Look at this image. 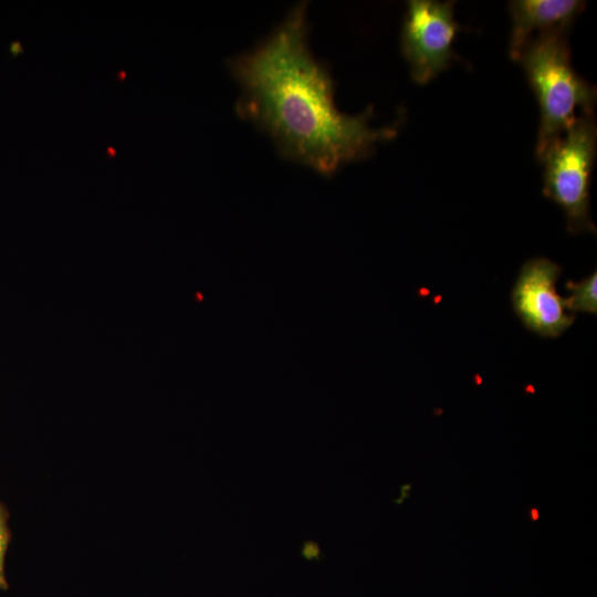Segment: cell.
I'll return each instance as SVG.
<instances>
[{
	"instance_id": "cell-1",
	"label": "cell",
	"mask_w": 597,
	"mask_h": 597,
	"mask_svg": "<svg viewBox=\"0 0 597 597\" xmlns=\"http://www.w3.org/2000/svg\"><path fill=\"white\" fill-rule=\"evenodd\" d=\"M307 3L300 2L255 49L228 60L241 94L239 115L272 139L279 154L323 176L368 157L397 126L369 125L373 111L349 116L334 102V82L307 42Z\"/></svg>"
},
{
	"instance_id": "cell-2",
	"label": "cell",
	"mask_w": 597,
	"mask_h": 597,
	"mask_svg": "<svg viewBox=\"0 0 597 597\" xmlns=\"http://www.w3.org/2000/svg\"><path fill=\"white\" fill-rule=\"evenodd\" d=\"M565 32L553 31L531 39L520 53L526 77L541 109L536 156L568 130L580 113L593 112L595 88L570 64Z\"/></svg>"
},
{
	"instance_id": "cell-3",
	"label": "cell",
	"mask_w": 597,
	"mask_h": 597,
	"mask_svg": "<svg viewBox=\"0 0 597 597\" xmlns=\"http://www.w3.org/2000/svg\"><path fill=\"white\" fill-rule=\"evenodd\" d=\"M596 140L593 112H586L540 158L545 167L543 193L563 209L567 230L574 234L596 232L589 214Z\"/></svg>"
},
{
	"instance_id": "cell-4",
	"label": "cell",
	"mask_w": 597,
	"mask_h": 597,
	"mask_svg": "<svg viewBox=\"0 0 597 597\" xmlns=\"http://www.w3.org/2000/svg\"><path fill=\"white\" fill-rule=\"evenodd\" d=\"M452 2L411 0L402 27L401 48L411 77L426 84L442 72L452 57L459 30Z\"/></svg>"
},
{
	"instance_id": "cell-5",
	"label": "cell",
	"mask_w": 597,
	"mask_h": 597,
	"mask_svg": "<svg viewBox=\"0 0 597 597\" xmlns=\"http://www.w3.org/2000/svg\"><path fill=\"white\" fill-rule=\"evenodd\" d=\"M562 273L558 264L537 256L526 261L512 290V306L524 326L542 337H558L576 316L565 310L564 297L556 291Z\"/></svg>"
},
{
	"instance_id": "cell-6",
	"label": "cell",
	"mask_w": 597,
	"mask_h": 597,
	"mask_svg": "<svg viewBox=\"0 0 597 597\" xmlns=\"http://www.w3.org/2000/svg\"><path fill=\"white\" fill-rule=\"evenodd\" d=\"M584 7L585 2L578 0L511 1V57L519 59L521 51L535 32H538V35L553 31L565 32Z\"/></svg>"
},
{
	"instance_id": "cell-7",
	"label": "cell",
	"mask_w": 597,
	"mask_h": 597,
	"mask_svg": "<svg viewBox=\"0 0 597 597\" xmlns=\"http://www.w3.org/2000/svg\"><path fill=\"white\" fill-rule=\"evenodd\" d=\"M566 289L570 294L568 297L564 298L565 310L570 314L577 312H586L593 315L597 314L596 270L579 282L567 281Z\"/></svg>"
},
{
	"instance_id": "cell-8",
	"label": "cell",
	"mask_w": 597,
	"mask_h": 597,
	"mask_svg": "<svg viewBox=\"0 0 597 597\" xmlns=\"http://www.w3.org/2000/svg\"><path fill=\"white\" fill-rule=\"evenodd\" d=\"M7 544V531L3 519L0 514V588L6 587V580L3 575V559Z\"/></svg>"
},
{
	"instance_id": "cell-9",
	"label": "cell",
	"mask_w": 597,
	"mask_h": 597,
	"mask_svg": "<svg viewBox=\"0 0 597 597\" xmlns=\"http://www.w3.org/2000/svg\"><path fill=\"white\" fill-rule=\"evenodd\" d=\"M9 51L13 56H17L18 54L23 52V48L20 43V41H14L10 43Z\"/></svg>"
},
{
	"instance_id": "cell-10",
	"label": "cell",
	"mask_w": 597,
	"mask_h": 597,
	"mask_svg": "<svg viewBox=\"0 0 597 597\" xmlns=\"http://www.w3.org/2000/svg\"><path fill=\"white\" fill-rule=\"evenodd\" d=\"M528 519L532 522H536L540 519V512L536 507L532 506L528 509Z\"/></svg>"
},
{
	"instance_id": "cell-11",
	"label": "cell",
	"mask_w": 597,
	"mask_h": 597,
	"mask_svg": "<svg viewBox=\"0 0 597 597\" xmlns=\"http://www.w3.org/2000/svg\"><path fill=\"white\" fill-rule=\"evenodd\" d=\"M106 154H107L108 157H114L115 156V149L113 147H107Z\"/></svg>"
},
{
	"instance_id": "cell-12",
	"label": "cell",
	"mask_w": 597,
	"mask_h": 597,
	"mask_svg": "<svg viewBox=\"0 0 597 597\" xmlns=\"http://www.w3.org/2000/svg\"><path fill=\"white\" fill-rule=\"evenodd\" d=\"M125 75H126V73H125V72H121V73H118V74H117V76H116V77H117L118 80H122V78H124V77H125Z\"/></svg>"
}]
</instances>
